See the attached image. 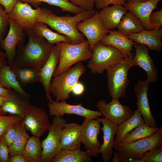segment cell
I'll return each instance as SVG.
<instances>
[{
    "instance_id": "6da1fadb",
    "label": "cell",
    "mask_w": 162,
    "mask_h": 162,
    "mask_svg": "<svg viewBox=\"0 0 162 162\" xmlns=\"http://www.w3.org/2000/svg\"><path fill=\"white\" fill-rule=\"evenodd\" d=\"M28 38L26 45L19 43L16 56L11 68L28 67L39 70L49 58L53 45L50 44L44 38L38 36L31 29H24Z\"/></svg>"
},
{
    "instance_id": "7a4b0ae2",
    "label": "cell",
    "mask_w": 162,
    "mask_h": 162,
    "mask_svg": "<svg viewBox=\"0 0 162 162\" xmlns=\"http://www.w3.org/2000/svg\"><path fill=\"white\" fill-rule=\"evenodd\" d=\"M95 10H85L74 16L68 15L58 16L46 8H41L37 21L43 22L58 33L64 35L70 40V43L77 44L85 40L84 35L80 33L76 27L77 23L93 16Z\"/></svg>"
},
{
    "instance_id": "3957f363",
    "label": "cell",
    "mask_w": 162,
    "mask_h": 162,
    "mask_svg": "<svg viewBox=\"0 0 162 162\" xmlns=\"http://www.w3.org/2000/svg\"><path fill=\"white\" fill-rule=\"evenodd\" d=\"M162 146V126L152 136L128 143H115L114 149L120 162H129L132 159H143L144 154L152 148Z\"/></svg>"
},
{
    "instance_id": "277c9868",
    "label": "cell",
    "mask_w": 162,
    "mask_h": 162,
    "mask_svg": "<svg viewBox=\"0 0 162 162\" xmlns=\"http://www.w3.org/2000/svg\"><path fill=\"white\" fill-rule=\"evenodd\" d=\"M86 71L81 62H78L52 79L50 88V94L55 101H65L70 98V94L75 84Z\"/></svg>"
},
{
    "instance_id": "5b68a950",
    "label": "cell",
    "mask_w": 162,
    "mask_h": 162,
    "mask_svg": "<svg viewBox=\"0 0 162 162\" xmlns=\"http://www.w3.org/2000/svg\"><path fill=\"white\" fill-rule=\"evenodd\" d=\"M60 52L59 63L53 77L68 69L73 65L89 60L92 55L87 40L73 44L66 41L56 44Z\"/></svg>"
},
{
    "instance_id": "8992f818",
    "label": "cell",
    "mask_w": 162,
    "mask_h": 162,
    "mask_svg": "<svg viewBox=\"0 0 162 162\" xmlns=\"http://www.w3.org/2000/svg\"><path fill=\"white\" fill-rule=\"evenodd\" d=\"M134 66L133 58L124 57L121 61L106 70L107 86L109 94L112 98L119 99L125 96L130 82L128 72Z\"/></svg>"
},
{
    "instance_id": "52a82bcc",
    "label": "cell",
    "mask_w": 162,
    "mask_h": 162,
    "mask_svg": "<svg viewBox=\"0 0 162 162\" xmlns=\"http://www.w3.org/2000/svg\"><path fill=\"white\" fill-rule=\"evenodd\" d=\"M92 55L87 67L92 74L103 73L105 70L121 61L124 58L123 54L116 48L102 44L100 42L92 49Z\"/></svg>"
},
{
    "instance_id": "ba28073f",
    "label": "cell",
    "mask_w": 162,
    "mask_h": 162,
    "mask_svg": "<svg viewBox=\"0 0 162 162\" xmlns=\"http://www.w3.org/2000/svg\"><path fill=\"white\" fill-rule=\"evenodd\" d=\"M66 120L61 116H54L48 130V134L41 143V162H50L61 150L60 136Z\"/></svg>"
},
{
    "instance_id": "9c48e42d",
    "label": "cell",
    "mask_w": 162,
    "mask_h": 162,
    "mask_svg": "<svg viewBox=\"0 0 162 162\" xmlns=\"http://www.w3.org/2000/svg\"><path fill=\"white\" fill-rule=\"evenodd\" d=\"M100 122L97 118H85L80 125L81 142L86 152L91 157H98L102 144L98 137L101 130Z\"/></svg>"
},
{
    "instance_id": "30bf717a",
    "label": "cell",
    "mask_w": 162,
    "mask_h": 162,
    "mask_svg": "<svg viewBox=\"0 0 162 162\" xmlns=\"http://www.w3.org/2000/svg\"><path fill=\"white\" fill-rule=\"evenodd\" d=\"M22 122L32 136L40 137L44 135L51 125L45 110L31 104Z\"/></svg>"
},
{
    "instance_id": "8fae6325",
    "label": "cell",
    "mask_w": 162,
    "mask_h": 162,
    "mask_svg": "<svg viewBox=\"0 0 162 162\" xmlns=\"http://www.w3.org/2000/svg\"><path fill=\"white\" fill-rule=\"evenodd\" d=\"M118 99L112 98L111 101L107 103L105 100L101 99L96 105L102 116L118 125L130 117L134 112L129 106L122 105Z\"/></svg>"
},
{
    "instance_id": "7c38bea8",
    "label": "cell",
    "mask_w": 162,
    "mask_h": 162,
    "mask_svg": "<svg viewBox=\"0 0 162 162\" xmlns=\"http://www.w3.org/2000/svg\"><path fill=\"white\" fill-rule=\"evenodd\" d=\"M76 27L86 37L92 50L109 32V30L105 28L101 22L99 12L97 11L91 17L77 23Z\"/></svg>"
},
{
    "instance_id": "4fadbf2b",
    "label": "cell",
    "mask_w": 162,
    "mask_h": 162,
    "mask_svg": "<svg viewBox=\"0 0 162 162\" xmlns=\"http://www.w3.org/2000/svg\"><path fill=\"white\" fill-rule=\"evenodd\" d=\"M49 112L51 116H64L65 114H75L85 118H95L102 116L98 111L87 109L81 103L76 105H70L66 101H50L48 104Z\"/></svg>"
},
{
    "instance_id": "5bb4252c",
    "label": "cell",
    "mask_w": 162,
    "mask_h": 162,
    "mask_svg": "<svg viewBox=\"0 0 162 162\" xmlns=\"http://www.w3.org/2000/svg\"><path fill=\"white\" fill-rule=\"evenodd\" d=\"M41 9L40 7L33 9L28 3L17 1L7 15L9 18L16 21L23 29H32L37 21Z\"/></svg>"
},
{
    "instance_id": "9a60e30c",
    "label": "cell",
    "mask_w": 162,
    "mask_h": 162,
    "mask_svg": "<svg viewBox=\"0 0 162 162\" xmlns=\"http://www.w3.org/2000/svg\"><path fill=\"white\" fill-rule=\"evenodd\" d=\"M9 30L1 43V47L5 51L8 64L10 65L16 54V48L20 42L24 43L23 29L15 20L9 18Z\"/></svg>"
},
{
    "instance_id": "2e32d148",
    "label": "cell",
    "mask_w": 162,
    "mask_h": 162,
    "mask_svg": "<svg viewBox=\"0 0 162 162\" xmlns=\"http://www.w3.org/2000/svg\"><path fill=\"white\" fill-rule=\"evenodd\" d=\"M149 83L147 80H140L135 86L134 91L136 97L137 110L142 116L144 123L149 127H157V122L152 113L148 98Z\"/></svg>"
},
{
    "instance_id": "e0dca14e",
    "label": "cell",
    "mask_w": 162,
    "mask_h": 162,
    "mask_svg": "<svg viewBox=\"0 0 162 162\" xmlns=\"http://www.w3.org/2000/svg\"><path fill=\"white\" fill-rule=\"evenodd\" d=\"M60 52L58 47L54 46L50 54L43 66L39 70L40 83L44 88L47 99L52 102L50 93L51 82L53 75L58 65Z\"/></svg>"
},
{
    "instance_id": "ac0fdd59",
    "label": "cell",
    "mask_w": 162,
    "mask_h": 162,
    "mask_svg": "<svg viewBox=\"0 0 162 162\" xmlns=\"http://www.w3.org/2000/svg\"><path fill=\"white\" fill-rule=\"evenodd\" d=\"M136 50L133 59L135 66L141 67L146 72V79L149 83L157 81L158 75L157 70L152 58L148 54V49L144 44L136 43L133 46Z\"/></svg>"
},
{
    "instance_id": "d6986e66",
    "label": "cell",
    "mask_w": 162,
    "mask_h": 162,
    "mask_svg": "<svg viewBox=\"0 0 162 162\" xmlns=\"http://www.w3.org/2000/svg\"><path fill=\"white\" fill-rule=\"evenodd\" d=\"M162 0H147L142 2L127 1L123 6L128 11L135 14L140 20L144 30H152L153 27L150 22L149 18L153 10L157 8L158 3Z\"/></svg>"
},
{
    "instance_id": "ffe728a7",
    "label": "cell",
    "mask_w": 162,
    "mask_h": 162,
    "mask_svg": "<svg viewBox=\"0 0 162 162\" xmlns=\"http://www.w3.org/2000/svg\"><path fill=\"white\" fill-rule=\"evenodd\" d=\"M103 124L101 130L103 133V142L99 150L103 161L108 162L111 160L113 153L115 142L114 136L118 130V125L105 118H97Z\"/></svg>"
},
{
    "instance_id": "44dd1931",
    "label": "cell",
    "mask_w": 162,
    "mask_h": 162,
    "mask_svg": "<svg viewBox=\"0 0 162 162\" xmlns=\"http://www.w3.org/2000/svg\"><path fill=\"white\" fill-rule=\"evenodd\" d=\"M28 98L12 89L10 94L3 103L2 110L5 114L8 113L19 116L22 120L31 105Z\"/></svg>"
},
{
    "instance_id": "7402d4cb",
    "label": "cell",
    "mask_w": 162,
    "mask_h": 162,
    "mask_svg": "<svg viewBox=\"0 0 162 162\" xmlns=\"http://www.w3.org/2000/svg\"><path fill=\"white\" fill-rule=\"evenodd\" d=\"M109 33L100 41V43L104 45H110L116 48L121 52L124 57L133 58L134 54L131 51L136 43L118 31L109 30Z\"/></svg>"
},
{
    "instance_id": "603a6c76",
    "label": "cell",
    "mask_w": 162,
    "mask_h": 162,
    "mask_svg": "<svg viewBox=\"0 0 162 162\" xmlns=\"http://www.w3.org/2000/svg\"><path fill=\"white\" fill-rule=\"evenodd\" d=\"M60 142L62 150L80 148L82 143L80 125L75 123H66L61 131Z\"/></svg>"
},
{
    "instance_id": "cb8c5ba5",
    "label": "cell",
    "mask_w": 162,
    "mask_h": 162,
    "mask_svg": "<svg viewBox=\"0 0 162 162\" xmlns=\"http://www.w3.org/2000/svg\"><path fill=\"white\" fill-rule=\"evenodd\" d=\"M128 37L135 42L148 46V50H161L162 29L143 30L141 32L129 34Z\"/></svg>"
},
{
    "instance_id": "d4e9b609",
    "label": "cell",
    "mask_w": 162,
    "mask_h": 162,
    "mask_svg": "<svg viewBox=\"0 0 162 162\" xmlns=\"http://www.w3.org/2000/svg\"><path fill=\"white\" fill-rule=\"evenodd\" d=\"M125 8L121 5H115L103 8L99 12L100 20L108 30L117 28L123 16L127 12Z\"/></svg>"
},
{
    "instance_id": "484cf974",
    "label": "cell",
    "mask_w": 162,
    "mask_h": 162,
    "mask_svg": "<svg viewBox=\"0 0 162 162\" xmlns=\"http://www.w3.org/2000/svg\"><path fill=\"white\" fill-rule=\"evenodd\" d=\"M0 85L4 88L14 90L26 98L30 96V94L19 84L10 65H3L0 68Z\"/></svg>"
},
{
    "instance_id": "4316f807",
    "label": "cell",
    "mask_w": 162,
    "mask_h": 162,
    "mask_svg": "<svg viewBox=\"0 0 162 162\" xmlns=\"http://www.w3.org/2000/svg\"><path fill=\"white\" fill-rule=\"evenodd\" d=\"M117 28L118 31L126 36L139 33L144 30L139 18L129 11L123 16Z\"/></svg>"
},
{
    "instance_id": "83f0119b",
    "label": "cell",
    "mask_w": 162,
    "mask_h": 162,
    "mask_svg": "<svg viewBox=\"0 0 162 162\" xmlns=\"http://www.w3.org/2000/svg\"><path fill=\"white\" fill-rule=\"evenodd\" d=\"M11 70L15 74L19 84L23 89L29 84L40 82L38 70L28 67L13 68H11Z\"/></svg>"
},
{
    "instance_id": "f1b7e54d",
    "label": "cell",
    "mask_w": 162,
    "mask_h": 162,
    "mask_svg": "<svg viewBox=\"0 0 162 162\" xmlns=\"http://www.w3.org/2000/svg\"><path fill=\"white\" fill-rule=\"evenodd\" d=\"M32 29L36 35L44 38L52 45L64 41L71 42L68 37L52 31L43 22H36Z\"/></svg>"
},
{
    "instance_id": "f546056e",
    "label": "cell",
    "mask_w": 162,
    "mask_h": 162,
    "mask_svg": "<svg viewBox=\"0 0 162 162\" xmlns=\"http://www.w3.org/2000/svg\"><path fill=\"white\" fill-rule=\"evenodd\" d=\"M15 125L16 133L12 143L9 147V157L17 154H22L30 137L22 122L15 124Z\"/></svg>"
},
{
    "instance_id": "4dcf8cb0",
    "label": "cell",
    "mask_w": 162,
    "mask_h": 162,
    "mask_svg": "<svg viewBox=\"0 0 162 162\" xmlns=\"http://www.w3.org/2000/svg\"><path fill=\"white\" fill-rule=\"evenodd\" d=\"M144 123L141 114L137 110H135L130 117L118 125L115 139V142L120 143L127 134Z\"/></svg>"
},
{
    "instance_id": "1f68e13d",
    "label": "cell",
    "mask_w": 162,
    "mask_h": 162,
    "mask_svg": "<svg viewBox=\"0 0 162 162\" xmlns=\"http://www.w3.org/2000/svg\"><path fill=\"white\" fill-rule=\"evenodd\" d=\"M92 157L80 148L73 150L62 149L50 162H90Z\"/></svg>"
},
{
    "instance_id": "d6a6232c",
    "label": "cell",
    "mask_w": 162,
    "mask_h": 162,
    "mask_svg": "<svg viewBox=\"0 0 162 162\" xmlns=\"http://www.w3.org/2000/svg\"><path fill=\"white\" fill-rule=\"evenodd\" d=\"M40 138L32 136L28 139L22 154L27 162H41L42 148Z\"/></svg>"
},
{
    "instance_id": "836d02e7",
    "label": "cell",
    "mask_w": 162,
    "mask_h": 162,
    "mask_svg": "<svg viewBox=\"0 0 162 162\" xmlns=\"http://www.w3.org/2000/svg\"><path fill=\"white\" fill-rule=\"evenodd\" d=\"M159 128V127H149L144 123L127 134L120 143H130L150 136L154 134Z\"/></svg>"
},
{
    "instance_id": "e575fe53",
    "label": "cell",
    "mask_w": 162,
    "mask_h": 162,
    "mask_svg": "<svg viewBox=\"0 0 162 162\" xmlns=\"http://www.w3.org/2000/svg\"><path fill=\"white\" fill-rule=\"evenodd\" d=\"M30 3L36 8L40 7L42 2L59 7L62 11L70 12L76 14L85 11L82 8L74 5L67 0H17Z\"/></svg>"
},
{
    "instance_id": "d590c367",
    "label": "cell",
    "mask_w": 162,
    "mask_h": 162,
    "mask_svg": "<svg viewBox=\"0 0 162 162\" xmlns=\"http://www.w3.org/2000/svg\"><path fill=\"white\" fill-rule=\"evenodd\" d=\"M22 121V118L17 116L0 115V137L10 126Z\"/></svg>"
},
{
    "instance_id": "8d00e7d4",
    "label": "cell",
    "mask_w": 162,
    "mask_h": 162,
    "mask_svg": "<svg viewBox=\"0 0 162 162\" xmlns=\"http://www.w3.org/2000/svg\"><path fill=\"white\" fill-rule=\"evenodd\" d=\"M143 158L146 162H162V146L152 148L144 154Z\"/></svg>"
},
{
    "instance_id": "74e56055",
    "label": "cell",
    "mask_w": 162,
    "mask_h": 162,
    "mask_svg": "<svg viewBox=\"0 0 162 162\" xmlns=\"http://www.w3.org/2000/svg\"><path fill=\"white\" fill-rule=\"evenodd\" d=\"M9 26V18L7 13L3 9L2 6H0V47Z\"/></svg>"
},
{
    "instance_id": "f35d334b",
    "label": "cell",
    "mask_w": 162,
    "mask_h": 162,
    "mask_svg": "<svg viewBox=\"0 0 162 162\" xmlns=\"http://www.w3.org/2000/svg\"><path fill=\"white\" fill-rule=\"evenodd\" d=\"M149 21L154 29H158L162 26V9L157 11L152 12Z\"/></svg>"
},
{
    "instance_id": "ab89813d",
    "label": "cell",
    "mask_w": 162,
    "mask_h": 162,
    "mask_svg": "<svg viewBox=\"0 0 162 162\" xmlns=\"http://www.w3.org/2000/svg\"><path fill=\"white\" fill-rule=\"evenodd\" d=\"M67 0L85 10H94V5L97 0Z\"/></svg>"
},
{
    "instance_id": "60d3db41",
    "label": "cell",
    "mask_w": 162,
    "mask_h": 162,
    "mask_svg": "<svg viewBox=\"0 0 162 162\" xmlns=\"http://www.w3.org/2000/svg\"><path fill=\"white\" fill-rule=\"evenodd\" d=\"M15 124L9 128L1 136L8 147L12 143L15 136L16 129Z\"/></svg>"
},
{
    "instance_id": "b9f144b4",
    "label": "cell",
    "mask_w": 162,
    "mask_h": 162,
    "mask_svg": "<svg viewBox=\"0 0 162 162\" xmlns=\"http://www.w3.org/2000/svg\"><path fill=\"white\" fill-rule=\"evenodd\" d=\"M128 0H97L95 5L98 9H102L103 8L109 6L111 4L113 5H123Z\"/></svg>"
},
{
    "instance_id": "7bdbcfd3",
    "label": "cell",
    "mask_w": 162,
    "mask_h": 162,
    "mask_svg": "<svg viewBox=\"0 0 162 162\" xmlns=\"http://www.w3.org/2000/svg\"><path fill=\"white\" fill-rule=\"evenodd\" d=\"M9 147L0 137V162H8L9 157Z\"/></svg>"
},
{
    "instance_id": "ee69618b",
    "label": "cell",
    "mask_w": 162,
    "mask_h": 162,
    "mask_svg": "<svg viewBox=\"0 0 162 162\" xmlns=\"http://www.w3.org/2000/svg\"><path fill=\"white\" fill-rule=\"evenodd\" d=\"M17 2V0H0V6L3 7L5 11L8 13L12 10Z\"/></svg>"
},
{
    "instance_id": "f6af8a7d",
    "label": "cell",
    "mask_w": 162,
    "mask_h": 162,
    "mask_svg": "<svg viewBox=\"0 0 162 162\" xmlns=\"http://www.w3.org/2000/svg\"><path fill=\"white\" fill-rule=\"evenodd\" d=\"M84 90L85 87L83 84L78 81L73 86L71 92L74 95L78 96L82 94Z\"/></svg>"
},
{
    "instance_id": "bcb514c9",
    "label": "cell",
    "mask_w": 162,
    "mask_h": 162,
    "mask_svg": "<svg viewBox=\"0 0 162 162\" xmlns=\"http://www.w3.org/2000/svg\"><path fill=\"white\" fill-rule=\"evenodd\" d=\"M8 162H27L22 154H17L9 157Z\"/></svg>"
},
{
    "instance_id": "7dc6e473",
    "label": "cell",
    "mask_w": 162,
    "mask_h": 162,
    "mask_svg": "<svg viewBox=\"0 0 162 162\" xmlns=\"http://www.w3.org/2000/svg\"><path fill=\"white\" fill-rule=\"evenodd\" d=\"M12 89L4 88L0 85V96L8 97L10 94Z\"/></svg>"
},
{
    "instance_id": "c3c4849f",
    "label": "cell",
    "mask_w": 162,
    "mask_h": 162,
    "mask_svg": "<svg viewBox=\"0 0 162 162\" xmlns=\"http://www.w3.org/2000/svg\"><path fill=\"white\" fill-rule=\"evenodd\" d=\"M8 97H3L0 96V115H4L5 114L2 111L1 107L4 102L7 98Z\"/></svg>"
},
{
    "instance_id": "681fc988",
    "label": "cell",
    "mask_w": 162,
    "mask_h": 162,
    "mask_svg": "<svg viewBox=\"0 0 162 162\" xmlns=\"http://www.w3.org/2000/svg\"><path fill=\"white\" fill-rule=\"evenodd\" d=\"M112 162H120L119 155L118 153L115 151L114 153V156L111 159Z\"/></svg>"
},
{
    "instance_id": "f907efd6",
    "label": "cell",
    "mask_w": 162,
    "mask_h": 162,
    "mask_svg": "<svg viewBox=\"0 0 162 162\" xmlns=\"http://www.w3.org/2000/svg\"><path fill=\"white\" fill-rule=\"evenodd\" d=\"M8 64L7 60L5 57H0V68L2 65Z\"/></svg>"
},
{
    "instance_id": "816d5d0a",
    "label": "cell",
    "mask_w": 162,
    "mask_h": 162,
    "mask_svg": "<svg viewBox=\"0 0 162 162\" xmlns=\"http://www.w3.org/2000/svg\"><path fill=\"white\" fill-rule=\"evenodd\" d=\"M147 0H128L127 1H129L132 2H145Z\"/></svg>"
},
{
    "instance_id": "f5cc1de1",
    "label": "cell",
    "mask_w": 162,
    "mask_h": 162,
    "mask_svg": "<svg viewBox=\"0 0 162 162\" xmlns=\"http://www.w3.org/2000/svg\"><path fill=\"white\" fill-rule=\"evenodd\" d=\"M0 57L6 58V54L5 52L0 50Z\"/></svg>"
}]
</instances>
